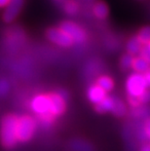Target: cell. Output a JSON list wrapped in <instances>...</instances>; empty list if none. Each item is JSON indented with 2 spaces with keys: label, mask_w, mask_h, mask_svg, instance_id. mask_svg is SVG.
I'll return each mask as SVG.
<instances>
[{
  "label": "cell",
  "mask_w": 150,
  "mask_h": 151,
  "mask_svg": "<svg viewBox=\"0 0 150 151\" xmlns=\"http://www.w3.org/2000/svg\"><path fill=\"white\" fill-rule=\"evenodd\" d=\"M19 116L7 114L0 121V143L4 148L11 149L18 143L17 123Z\"/></svg>",
  "instance_id": "cell-1"
},
{
  "label": "cell",
  "mask_w": 150,
  "mask_h": 151,
  "mask_svg": "<svg viewBox=\"0 0 150 151\" xmlns=\"http://www.w3.org/2000/svg\"><path fill=\"white\" fill-rule=\"evenodd\" d=\"M37 129V120L30 115H22L17 123L18 142H27L32 139Z\"/></svg>",
  "instance_id": "cell-2"
},
{
  "label": "cell",
  "mask_w": 150,
  "mask_h": 151,
  "mask_svg": "<svg viewBox=\"0 0 150 151\" xmlns=\"http://www.w3.org/2000/svg\"><path fill=\"white\" fill-rule=\"evenodd\" d=\"M125 89L128 97L139 98L148 89L144 75L140 73L133 72L127 77L125 82Z\"/></svg>",
  "instance_id": "cell-3"
},
{
  "label": "cell",
  "mask_w": 150,
  "mask_h": 151,
  "mask_svg": "<svg viewBox=\"0 0 150 151\" xmlns=\"http://www.w3.org/2000/svg\"><path fill=\"white\" fill-rule=\"evenodd\" d=\"M63 32H65L76 44H82L87 41L88 35L86 30L80 25L70 21H65L59 27Z\"/></svg>",
  "instance_id": "cell-4"
},
{
  "label": "cell",
  "mask_w": 150,
  "mask_h": 151,
  "mask_svg": "<svg viewBox=\"0 0 150 151\" xmlns=\"http://www.w3.org/2000/svg\"><path fill=\"white\" fill-rule=\"evenodd\" d=\"M46 37L50 42L62 48H69L73 46V40L60 27H51L46 31Z\"/></svg>",
  "instance_id": "cell-5"
},
{
  "label": "cell",
  "mask_w": 150,
  "mask_h": 151,
  "mask_svg": "<svg viewBox=\"0 0 150 151\" xmlns=\"http://www.w3.org/2000/svg\"><path fill=\"white\" fill-rule=\"evenodd\" d=\"M30 109L37 116L50 113L51 101L49 94H38L31 99Z\"/></svg>",
  "instance_id": "cell-6"
},
{
  "label": "cell",
  "mask_w": 150,
  "mask_h": 151,
  "mask_svg": "<svg viewBox=\"0 0 150 151\" xmlns=\"http://www.w3.org/2000/svg\"><path fill=\"white\" fill-rule=\"evenodd\" d=\"M49 97L51 101L50 114L55 118L62 116L66 110V99H63L58 92L50 93Z\"/></svg>",
  "instance_id": "cell-7"
},
{
  "label": "cell",
  "mask_w": 150,
  "mask_h": 151,
  "mask_svg": "<svg viewBox=\"0 0 150 151\" xmlns=\"http://www.w3.org/2000/svg\"><path fill=\"white\" fill-rule=\"evenodd\" d=\"M24 0H10L9 4L5 7L4 14L2 16L3 21L5 22H12L16 20L23 8Z\"/></svg>",
  "instance_id": "cell-8"
},
{
  "label": "cell",
  "mask_w": 150,
  "mask_h": 151,
  "mask_svg": "<svg viewBox=\"0 0 150 151\" xmlns=\"http://www.w3.org/2000/svg\"><path fill=\"white\" fill-rule=\"evenodd\" d=\"M107 94L97 84H93L87 90V98L92 104H97L106 97Z\"/></svg>",
  "instance_id": "cell-9"
},
{
  "label": "cell",
  "mask_w": 150,
  "mask_h": 151,
  "mask_svg": "<svg viewBox=\"0 0 150 151\" xmlns=\"http://www.w3.org/2000/svg\"><path fill=\"white\" fill-rule=\"evenodd\" d=\"M132 69L133 72L136 73H140V74H144V73L150 69V63L143 59L140 56H136L133 58V65H132Z\"/></svg>",
  "instance_id": "cell-10"
},
{
  "label": "cell",
  "mask_w": 150,
  "mask_h": 151,
  "mask_svg": "<svg viewBox=\"0 0 150 151\" xmlns=\"http://www.w3.org/2000/svg\"><path fill=\"white\" fill-rule=\"evenodd\" d=\"M114 104V97H110V96H106L103 101H100L98 104H95V109L98 113L104 114L107 112H111L113 108Z\"/></svg>",
  "instance_id": "cell-11"
},
{
  "label": "cell",
  "mask_w": 150,
  "mask_h": 151,
  "mask_svg": "<svg viewBox=\"0 0 150 151\" xmlns=\"http://www.w3.org/2000/svg\"><path fill=\"white\" fill-rule=\"evenodd\" d=\"M143 45L139 42V40L138 39L136 36H133L131 37L128 42L126 44V49H127V52L128 54L132 55V56L136 57V56H139V53H140V50H141Z\"/></svg>",
  "instance_id": "cell-12"
},
{
  "label": "cell",
  "mask_w": 150,
  "mask_h": 151,
  "mask_svg": "<svg viewBox=\"0 0 150 151\" xmlns=\"http://www.w3.org/2000/svg\"><path fill=\"white\" fill-rule=\"evenodd\" d=\"M95 84L100 87L106 93L111 92L114 89V80L108 75H100L95 80Z\"/></svg>",
  "instance_id": "cell-13"
},
{
  "label": "cell",
  "mask_w": 150,
  "mask_h": 151,
  "mask_svg": "<svg viewBox=\"0 0 150 151\" xmlns=\"http://www.w3.org/2000/svg\"><path fill=\"white\" fill-rule=\"evenodd\" d=\"M111 113L116 117H124L128 113L127 104L122 99L114 97V104L112 110H111Z\"/></svg>",
  "instance_id": "cell-14"
},
{
  "label": "cell",
  "mask_w": 150,
  "mask_h": 151,
  "mask_svg": "<svg viewBox=\"0 0 150 151\" xmlns=\"http://www.w3.org/2000/svg\"><path fill=\"white\" fill-rule=\"evenodd\" d=\"M69 146L72 151H94V147L92 144L84 139H72L70 141Z\"/></svg>",
  "instance_id": "cell-15"
},
{
  "label": "cell",
  "mask_w": 150,
  "mask_h": 151,
  "mask_svg": "<svg viewBox=\"0 0 150 151\" xmlns=\"http://www.w3.org/2000/svg\"><path fill=\"white\" fill-rule=\"evenodd\" d=\"M93 12H94V15L100 20H104V19L107 18L108 13H109V10H108L107 5L105 4L104 2L100 1L97 2L93 8Z\"/></svg>",
  "instance_id": "cell-16"
},
{
  "label": "cell",
  "mask_w": 150,
  "mask_h": 151,
  "mask_svg": "<svg viewBox=\"0 0 150 151\" xmlns=\"http://www.w3.org/2000/svg\"><path fill=\"white\" fill-rule=\"evenodd\" d=\"M139 130V139L143 141H150V117H147L143 121L142 125Z\"/></svg>",
  "instance_id": "cell-17"
},
{
  "label": "cell",
  "mask_w": 150,
  "mask_h": 151,
  "mask_svg": "<svg viewBox=\"0 0 150 151\" xmlns=\"http://www.w3.org/2000/svg\"><path fill=\"white\" fill-rule=\"evenodd\" d=\"M37 119H38L37 123H39L44 129H49V128L53 125L55 117H54L52 114L47 113V114L40 115V116H37Z\"/></svg>",
  "instance_id": "cell-18"
},
{
  "label": "cell",
  "mask_w": 150,
  "mask_h": 151,
  "mask_svg": "<svg viewBox=\"0 0 150 151\" xmlns=\"http://www.w3.org/2000/svg\"><path fill=\"white\" fill-rule=\"evenodd\" d=\"M136 37L143 46L147 45L150 42V27H142L136 34Z\"/></svg>",
  "instance_id": "cell-19"
},
{
  "label": "cell",
  "mask_w": 150,
  "mask_h": 151,
  "mask_svg": "<svg viewBox=\"0 0 150 151\" xmlns=\"http://www.w3.org/2000/svg\"><path fill=\"white\" fill-rule=\"evenodd\" d=\"M133 56L130 54H124L120 59V67L123 70H128L132 68L133 60Z\"/></svg>",
  "instance_id": "cell-20"
},
{
  "label": "cell",
  "mask_w": 150,
  "mask_h": 151,
  "mask_svg": "<svg viewBox=\"0 0 150 151\" xmlns=\"http://www.w3.org/2000/svg\"><path fill=\"white\" fill-rule=\"evenodd\" d=\"M65 11L66 14H68L70 16L76 15L79 11V5L76 3L75 1H72V0H69V1L65 3Z\"/></svg>",
  "instance_id": "cell-21"
},
{
  "label": "cell",
  "mask_w": 150,
  "mask_h": 151,
  "mask_svg": "<svg viewBox=\"0 0 150 151\" xmlns=\"http://www.w3.org/2000/svg\"><path fill=\"white\" fill-rule=\"evenodd\" d=\"M11 90L10 82L5 78H0V98L6 97Z\"/></svg>",
  "instance_id": "cell-22"
},
{
  "label": "cell",
  "mask_w": 150,
  "mask_h": 151,
  "mask_svg": "<svg viewBox=\"0 0 150 151\" xmlns=\"http://www.w3.org/2000/svg\"><path fill=\"white\" fill-rule=\"evenodd\" d=\"M139 101L141 105L147 104L150 102V88H148L143 94L139 98Z\"/></svg>",
  "instance_id": "cell-23"
},
{
  "label": "cell",
  "mask_w": 150,
  "mask_h": 151,
  "mask_svg": "<svg viewBox=\"0 0 150 151\" xmlns=\"http://www.w3.org/2000/svg\"><path fill=\"white\" fill-rule=\"evenodd\" d=\"M139 56L142 57L143 59H145L150 63V50L146 46H142Z\"/></svg>",
  "instance_id": "cell-24"
},
{
  "label": "cell",
  "mask_w": 150,
  "mask_h": 151,
  "mask_svg": "<svg viewBox=\"0 0 150 151\" xmlns=\"http://www.w3.org/2000/svg\"><path fill=\"white\" fill-rule=\"evenodd\" d=\"M128 104L133 108H136L141 105L138 98H132V97H128Z\"/></svg>",
  "instance_id": "cell-25"
},
{
  "label": "cell",
  "mask_w": 150,
  "mask_h": 151,
  "mask_svg": "<svg viewBox=\"0 0 150 151\" xmlns=\"http://www.w3.org/2000/svg\"><path fill=\"white\" fill-rule=\"evenodd\" d=\"M139 151H150V143L145 142L140 146Z\"/></svg>",
  "instance_id": "cell-26"
},
{
  "label": "cell",
  "mask_w": 150,
  "mask_h": 151,
  "mask_svg": "<svg viewBox=\"0 0 150 151\" xmlns=\"http://www.w3.org/2000/svg\"><path fill=\"white\" fill-rule=\"evenodd\" d=\"M143 75H144V78L146 80V83H147L148 88H150V69L147 70V71H146Z\"/></svg>",
  "instance_id": "cell-27"
},
{
  "label": "cell",
  "mask_w": 150,
  "mask_h": 151,
  "mask_svg": "<svg viewBox=\"0 0 150 151\" xmlns=\"http://www.w3.org/2000/svg\"><path fill=\"white\" fill-rule=\"evenodd\" d=\"M10 0H0V8H5L9 4Z\"/></svg>",
  "instance_id": "cell-28"
},
{
  "label": "cell",
  "mask_w": 150,
  "mask_h": 151,
  "mask_svg": "<svg viewBox=\"0 0 150 151\" xmlns=\"http://www.w3.org/2000/svg\"><path fill=\"white\" fill-rule=\"evenodd\" d=\"M145 46H146V47H147V48H148V49L150 50V42H149V43H148L147 45H145Z\"/></svg>",
  "instance_id": "cell-29"
},
{
  "label": "cell",
  "mask_w": 150,
  "mask_h": 151,
  "mask_svg": "<svg viewBox=\"0 0 150 151\" xmlns=\"http://www.w3.org/2000/svg\"><path fill=\"white\" fill-rule=\"evenodd\" d=\"M56 1H57V2H63L65 0H56Z\"/></svg>",
  "instance_id": "cell-30"
}]
</instances>
